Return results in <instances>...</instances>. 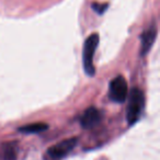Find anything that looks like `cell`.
Listing matches in <instances>:
<instances>
[{
	"label": "cell",
	"instance_id": "cell-1",
	"mask_svg": "<svg viewBox=\"0 0 160 160\" xmlns=\"http://www.w3.org/2000/svg\"><path fill=\"white\" fill-rule=\"evenodd\" d=\"M145 104V97L144 93L138 88H134L129 92V99H128V107H127V122L129 125H133L137 122L139 118L142 111L144 109Z\"/></svg>",
	"mask_w": 160,
	"mask_h": 160
},
{
	"label": "cell",
	"instance_id": "cell-2",
	"mask_svg": "<svg viewBox=\"0 0 160 160\" xmlns=\"http://www.w3.org/2000/svg\"><path fill=\"white\" fill-rule=\"evenodd\" d=\"M99 34L93 33L89 36V38L86 40L85 45H83V68L85 71L88 76H93L94 75V65H93V58H94V54H96L97 47L99 45Z\"/></svg>",
	"mask_w": 160,
	"mask_h": 160
},
{
	"label": "cell",
	"instance_id": "cell-3",
	"mask_svg": "<svg viewBox=\"0 0 160 160\" xmlns=\"http://www.w3.org/2000/svg\"><path fill=\"white\" fill-rule=\"evenodd\" d=\"M78 142V138L72 137L65 139L62 142H58V144L52 146L51 148H48V150L46 151L47 158L49 160H60L64 157H66L71 150L76 147Z\"/></svg>",
	"mask_w": 160,
	"mask_h": 160
},
{
	"label": "cell",
	"instance_id": "cell-4",
	"mask_svg": "<svg viewBox=\"0 0 160 160\" xmlns=\"http://www.w3.org/2000/svg\"><path fill=\"white\" fill-rule=\"evenodd\" d=\"M109 96L114 102L123 103L127 99L128 91H127V82L124 77L118 76L110 83Z\"/></svg>",
	"mask_w": 160,
	"mask_h": 160
},
{
	"label": "cell",
	"instance_id": "cell-5",
	"mask_svg": "<svg viewBox=\"0 0 160 160\" xmlns=\"http://www.w3.org/2000/svg\"><path fill=\"white\" fill-rule=\"evenodd\" d=\"M101 118H102L101 112L97 108H88L80 118V125L86 129L93 128L101 122Z\"/></svg>",
	"mask_w": 160,
	"mask_h": 160
},
{
	"label": "cell",
	"instance_id": "cell-6",
	"mask_svg": "<svg viewBox=\"0 0 160 160\" xmlns=\"http://www.w3.org/2000/svg\"><path fill=\"white\" fill-rule=\"evenodd\" d=\"M157 38V28L155 24L150 25L146 31L142 33L140 38V55L145 56L148 54Z\"/></svg>",
	"mask_w": 160,
	"mask_h": 160
},
{
	"label": "cell",
	"instance_id": "cell-7",
	"mask_svg": "<svg viewBox=\"0 0 160 160\" xmlns=\"http://www.w3.org/2000/svg\"><path fill=\"white\" fill-rule=\"evenodd\" d=\"M48 128V125L45 123H32V124L24 125L22 127H19L18 131L24 134H36V133H42V132L46 131Z\"/></svg>",
	"mask_w": 160,
	"mask_h": 160
},
{
	"label": "cell",
	"instance_id": "cell-8",
	"mask_svg": "<svg viewBox=\"0 0 160 160\" xmlns=\"http://www.w3.org/2000/svg\"><path fill=\"white\" fill-rule=\"evenodd\" d=\"M3 159L5 160H17V149L13 145L9 144L3 147Z\"/></svg>",
	"mask_w": 160,
	"mask_h": 160
},
{
	"label": "cell",
	"instance_id": "cell-9",
	"mask_svg": "<svg viewBox=\"0 0 160 160\" xmlns=\"http://www.w3.org/2000/svg\"><path fill=\"white\" fill-rule=\"evenodd\" d=\"M92 8H93V10H96L98 13H103V12L107 10L108 8V5H101V3H93L92 5Z\"/></svg>",
	"mask_w": 160,
	"mask_h": 160
}]
</instances>
